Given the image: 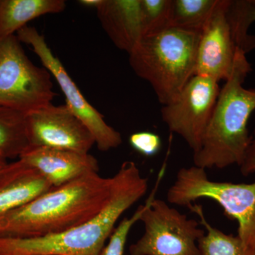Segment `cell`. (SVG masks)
Returning a JSON list of instances; mask_svg holds the SVG:
<instances>
[{"label":"cell","mask_w":255,"mask_h":255,"mask_svg":"<svg viewBox=\"0 0 255 255\" xmlns=\"http://www.w3.org/2000/svg\"><path fill=\"white\" fill-rule=\"evenodd\" d=\"M9 164L8 159L2 154L0 153V182L2 180L6 171H7Z\"/></svg>","instance_id":"cell-23"},{"label":"cell","mask_w":255,"mask_h":255,"mask_svg":"<svg viewBox=\"0 0 255 255\" xmlns=\"http://www.w3.org/2000/svg\"><path fill=\"white\" fill-rule=\"evenodd\" d=\"M145 232L128 255H200L198 241L205 235L199 222L167 202L155 199L140 217Z\"/></svg>","instance_id":"cell-7"},{"label":"cell","mask_w":255,"mask_h":255,"mask_svg":"<svg viewBox=\"0 0 255 255\" xmlns=\"http://www.w3.org/2000/svg\"><path fill=\"white\" fill-rule=\"evenodd\" d=\"M53 186L36 169L20 159L9 162L0 182V219L51 189Z\"/></svg>","instance_id":"cell-14"},{"label":"cell","mask_w":255,"mask_h":255,"mask_svg":"<svg viewBox=\"0 0 255 255\" xmlns=\"http://www.w3.org/2000/svg\"><path fill=\"white\" fill-rule=\"evenodd\" d=\"M28 147L26 115L0 106V153L18 159Z\"/></svg>","instance_id":"cell-16"},{"label":"cell","mask_w":255,"mask_h":255,"mask_svg":"<svg viewBox=\"0 0 255 255\" xmlns=\"http://www.w3.org/2000/svg\"><path fill=\"white\" fill-rule=\"evenodd\" d=\"M112 177L86 174L53 187L0 219V238H34L58 234L100 214L110 200Z\"/></svg>","instance_id":"cell-1"},{"label":"cell","mask_w":255,"mask_h":255,"mask_svg":"<svg viewBox=\"0 0 255 255\" xmlns=\"http://www.w3.org/2000/svg\"><path fill=\"white\" fill-rule=\"evenodd\" d=\"M143 36L172 27V0H141Z\"/></svg>","instance_id":"cell-20"},{"label":"cell","mask_w":255,"mask_h":255,"mask_svg":"<svg viewBox=\"0 0 255 255\" xmlns=\"http://www.w3.org/2000/svg\"><path fill=\"white\" fill-rule=\"evenodd\" d=\"M201 33L171 27L142 36L129 53L134 73L150 84L162 106L175 100L195 75Z\"/></svg>","instance_id":"cell-4"},{"label":"cell","mask_w":255,"mask_h":255,"mask_svg":"<svg viewBox=\"0 0 255 255\" xmlns=\"http://www.w3.org/2000/svg\"><path fill=\"white\" fill-rule=\"evenodd\" d=\"M102 0H80L79 3L84 6H89V7L97 8L102 2Z\"/></svg>","instance_id":"cell-24"},{"label":"cell","mask_w":255,"mask_h":255,"mask_svg":"<svg viewBox=\"0 0 255 255\" xmlns=\"http://www.w3.org/2000/svg\"><path fill=\"white\" fill-rule=\"evenodd\" d=\"M165 174L164 169L159 170L156 180L155 187L151 191L148 199L145 201V204L139 206L134 214L130 218H125L121 221L118 226L114 230L111 235L108 245L102 249L99 255H124L127 244L128 236L130 229L137 221H140V217L151 201L155 197L156 193L158 190L162 178Z\"/></svg>","instance_id":"cell-19"},{"label":"cell","mask_w":255,"mask_h":255,"mask_svg":"<svg viewBox=\"0 0 255 255\" xmlns=\"http://www.w3.org/2000/svg\"><path fill=\"white\" fill-rule=\"evenodd\" d=\"M228 3L229 0H219L201 31L196 54L195 75L219 82L231 76L236 52L240 49L227 16Z\"/></svg>","instance_id":"cell-11"},{"label":"cell","mask_w":255,"mask_h":255,"mask_svg":"<svg viewBox=\"0 0 255 255\" xmlns=\"http://www.w3.org/2000/svg\"><path fill=\"white\" fill-rule=\"evenodd\" d=\"M219 0H172V27L201 32Z\"/></svg>","instance_id":"cell-18"},{"label":"cell","mask_w":255,"mask_h":255,"mask_svg":"<svg viewBox=\"0 0 255 255\" xmlns=\"http://www.w3.org/2000/svg\"><path fill=\"white\" fill-rule=\"evenodd\" d=\"M18 159L38 171L53 187L100 170L98 161L90 154L50 147L29 146Z\"/></svg>","instance_id":"cell-12"},{"label":"cell","mask_w":255,"mask_h":255,"mask_svg":"<svg viewBox=\"0 0 255 255\" xmlns=\"http://www.w3.org/2000/svg\"><path fill=\"white\" fill-rule=\"evenodd\" d=\"M220 90L219 82L195 75L175 100L162 106L161 116L169 131L182 137L193 152L200 148Z\"/></svg>","instance_id":"cell-9"},{"label":"cell","mask_w":255,"mask_h":255,"mask_svg":"<svg viewBox=\"0 0 255 255\" xmlns=\"http://www.w3.org/2000/svg\"><path fill=\"white\" fill-rule=\"evenodd\" d=\"M248 16L252 23L255 21V0H251Z\"/></svg>","instance_id":"cell-25"},{"label":"cell","mask_w":255,"mask_h":255,"mask_svg":"<svg viewBox=\"0 0 255 255\" xmlns=\"http://www.w3.org/2000/svg\"><path fill=\"white\" fill-rule=\"evenodd\" d=\"M129 143L136 152L145 157L157 155L162 147L160 137L155 132H135L129 137Z\"/></svg>","instance_id":"cell-21"},{"label":"cell","mask_w":255,"mask_h":255,"mask_svg":"<svg viewBox=\"0 0 255 255\" xmlns=\"http://www.w3.org/2000/svg\"><path fill=\"white\" fill-rule=\"evenodd\" d=\"M187 207L199 216L206 230L205 235L198 241L200 255H252L238 236L226 234L209 223L202 206L192 204Z\"/></svg>","instance_id":"cell-17"},{"label":"cell","mask_w":255,"mask_h":255,"mask_svg":"<svg viewBox=\"0 0 255 255\" xmlns=\"http://www.w3.org/2000/svg\"><path fill=\"white\" fill-rule=\"evenodd\" d=\"M246 53L238 49L231 76L219 92L194 165L222 169L241 165L251 141L248 124L255 110V90L243 86L252 71Z\"/></svg>","instance_id":"cell-3"},{"label":"cell","mask_w":255,"mask_h":255,"mask_svg":"<svg viewBox=\"0 0 255 255\" xmlns=\"http://www.w3.org/2000/svg\"><path fill=\"white\" fill-rule=\"evenodd\" d=\"M51 78L32 63L16 35L0 39V106L26 115L51 105Z\"/></svg>","instance_id":"cell-6"},{"label":"cell","mask_w":255,"mask_h":255,"mask_svg":"<svg viewBox=\"0 0 255 255\" xmlns=\"http://www.w3.org/2000/svg\"><path fill=\"white\" fill-rule=\"evenodd\" d=\"M96 10L112 43L129 54L143 36L141 0H102Z\"/></svg>","instance_id":"cell-13"},{"label":"cell","mask_w":255,"mask_h":255,"mask_svg":"<svg viewBox=\"0 0 255 255\" xmlns=\"http://www.w3.org/2000/svg\"><path fill=\"white\" fill-rule=\"evenodd\" d=\"M148 179L132 161L112 177L110 200L100 214L58 234L34 238H0V255H99L122 215L147 193Z\"/></svg>","instance_id":"cell-2"},{"label":"cell","mask_w":255,"mask_h":255,"mask_svg":"<svg viewBox=\"0 0 255 255\" xmlns=\"http://www.w3.org/2000/svg\"><path fill=\"white\" fill-rule=\"evenodd\" d=\"M29 146L89 153L95 137L66 105L53 104L26 115Z\"/></svg>","instance_id":"cell-10"},{"label":"cell","mask_w":255,"mask_h":255,"mask_svg":"<svg viewBox=\"0 0 255 255\" xmlns=\"http://www.w3.org/2000/svg\"><path fill=\"white\" fill-rule=\"evenodd\" d=\"M239 167L241 174L245 177L255 172V128L251 136V141Z\"/></svg>","instance_id":"cell-22"},{"label":"cell","mask_w":255,"mask_h":255,"mask_svg":"<svg viewBox=\"0 0 255 255\" xmlns=\"http://www.w3.org/2000/svg\"><path fill=\"white\" fill-rule=\"evenodd\" d=\"M65 7L64 0H0V39L14 36L35 18L58 14Z\"/></svg>","instance_id":"cell-15"},{"label":"cell","mask_w":255,"mask_h":255,"mask_svg":"<svg viewBox=\"0 0 255 255\" xmlns=\"http://www.w3.org/2000/svg\"><path fill=\"white\" fill-rule=\"evenodd\" d=\"M16 36L21 43L31 47L43 66L58 82L65 95L67 107L92 132L99 150L107 152L122 145L120 132L108 125L103 115L87 102L63 63L47 44L45 37L36 28L28 26L18 31Z\"/></svg>","instance_id":"cell-8"},{"label":"cell","mask_w":255,"mask_h":255,"mask_svg":"<svg viewBox=\"0 0 255 255\" xmlns=\"http://www.w3.org/2000/svg\"><path fill=\"white\" fill-rule=\"evenodd\" d=\"M200 199L216 201L225 214L238 222V237L255 255V179L250 184L215 182L206 169L191 166L178 171L167 194L169 204L187 206Z\"/></svg>","instance_id":"cell-5"}]
</instances>
